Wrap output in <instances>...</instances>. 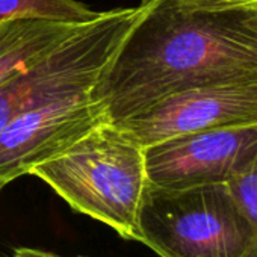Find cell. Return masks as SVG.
Instances as JSON below:
<instances>
[{"label":"cell","instance_id":"obj_1","mask_svg":"<svg viewBox=\"0 0 257 257\" xmlns=\"http://www.w3.org/2000/svg\"><path fill=\"white\" fill-rule=\"evenodd\" d=\"M135 25L91 97L106 121L137 115L198 86L257 80V11H206L177 0H143Z\"/></svg>","mask_w":257,"mask_h":257},{"label":"cell","instance_id":"obj_2","mask_svg":"<svg viewBox=\"0 0 257 257\" xmlns=\"http://www.w3.org/2000/svg\"><path fill=\"white\" fill-rule=\"evenodd\" d=\"M32 176L46 182L74 210L134 239L147 185L144 149L109 121L76 144L37 165Z\"/></svg>","mask_w":257,"mask_h":257},{"label":"cell","instance_id":"obj_3","mask_svg":"<svg viewBox=\"0 0 257 257\" xmlns=\"http://www.w3.org/2000/svg\"><path fill=\"white\" fill-rule=\"evenodd\" d=\"M135 240L161 257H257V228L227 183L164 188L147 182Z\"/></svg>","mask_w":257,"mask_h":257},{"label":"cell","instance_id":"obj_4","mask_svg":"<svg viewBox=\"0 0 257 257\" xmlns=\"http://www.w3.org/2000/svg\"><path fill=\"white\" fill-rule=\"evenodd\" d=\"M146 5L118 8L85 25L0 88V132L19 115L61 95L89 91L106 71Z\"/></svg>","mask_w":257,"mask_h":257},{"label":"cell","instance_id":"obj_5","mask_svg":"<svg viewBox=\"0 0 257 257\" xmlns=\"http://www.w3.org/2000/svg\"><path fill=\"white\" fill-rule=\"evenodd\" d=\"M113 124L143 149L207 128L257 124V80L185 89Z\"/></svg>","mask_w":257,"mask_h":257},{"label":"cell","instance_id":"obj_6","mask_svg":"<svg viewBox=\"0 0 257 257\" xmlns=\"http://www.w3.org/2000/svg\"><path fill=\"white\" fill-rule=\"evenodd\" d=\"M147 180L164 188L228 183L257 159V124L216 127L144 149Z\"/></svg>","mask_w":257,"mask_h":257},{"label":"cell","instance_id":"obj_7","mask_svg":"<svg viewBox=\"0 0 257 257\" xmlns=\"http://www.w3.org/2000/svg\"><path fill=\"white\" fill-rule=\"evenodd\" d=\"M91 91L61 95L13 119L0 132V180L7 185L62 153L106 121Z\"/></svg>","mask_w":257,"mask_h":257},{"label":"cell","instance_id":"obj_8","mask_svg":"<svg viewBox=\"0 0 257 257\" xmlns=\"http://www.w3.org/2000/svg\"><path fill=\"white\" fill-rule=\"evenodd\" d=\"M79 26L44 19H19L0 25V88L37 64Z\"/></svg>","mask_w":257,"mask_h":257},{"label":"cell","instance_id":"obj_9","mask_svg":"<svg viewBox=\"0 0 257 257\" xmlns=\"http://www.w3.org/2000/svg\"><path fill=\"white\" fill-rule=\"evenodd\" d=\"M100 13L77 0H0V25L19 19H44L83 25L95 20Z\"/></svg>","mask_w":257,"mask_h":257},{"label":"cell","instance_id":"obj_10","mask_svg":"<svg viewBox=\"0 0 257 257\" xmlns=\"http://www.w3.org/2000/svg\"><path fill=\"white\" fill-rule=\"evenodd\" d=\"M227 185L242 212L257 228V159Z\"/></svg>","mask_w":257,"mask_h":257},{"label":"cell","instance_id":"obj_11","mask_svg":"<svg viewBox=\"0 0 257 257\" xmlns=\"http://www.w3.org/2000/svg\"><path fill=\"white\" fill-rule=\"evenodd\" d=\"M179 4L206 11H257V0H177Z\"/></svg>","mask_w":257,"mask_h":257},{"label":"cell","instance_id":"obj_12","mask_svg":"<svg viewBox=\"0 0 257 257\" xmlns=\"http://www.w3.org/2000/svg\"><path fill=\"white\" fill-rule=\"evenodd\" d=\"M11 257H68V255H61L52 251H44V249H35V248H17ZM74 257H85V255H74Z\"/></svg>","mask_w":257,"mask_h":257},{"label":"cell","instance_id":"obj_13","mask_svg":"<svg viewBox=\"0 0 257 257\" xmlns=\"http://www.w3.org/2000/svg\"><path fill=\"white\" fill-rule=\"evenodd\" d=\"M5 186H7V183H5V182H2V180H0V192H2V189H4Z\"/></svg>","mask_w":257,"mask_h":257}]
</instances>
